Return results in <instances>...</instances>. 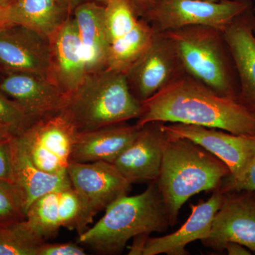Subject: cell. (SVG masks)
I'll use <instances>...</instances> for the list:
<instances>
[{
  "instance_id": "obj_2",
  "label": "cell",
  "mask_w": 255,
  "mask_h": 255,
  "mask_svg": "<svg viewBox=\"0 0 255 255\" xmlns=\"http://www.w3.org/2000/svg\"><path fill=\"white\" fill-rule=\"evenodd\" d=\"M168 137L155 182L169 225L174 226L181 208L191 196L219 189L231 172L223 161L195 142L185 137Z\"/></svg>"
},
{
  "instance_id": "obj_28",
  "label": "cell",
  "mask_w": 255,
  "mask_h": 255,
  "mask_svg": "<svg viewBox=\"0 0 255 255\" xmlns=\"http://www.w3.org/2000/svg\"><path fill=\"white\" fill-rule=\"evenodd\" d=\"M218 189L223 194L231 191H255V154L239 177H226Z\"/></svg>"
},
{
  "instance_id": "obj_16",
  "label": "cell",
  "mask_w": 255,
  "mask_h": 255,
  "mask_svg": "<svg viewBox=\"0 0 255 255\" xmlns=\"http://www.w3.org/2000/svg\"><path fill=\"white\" fill-rule=\"evenodd\" d=\"M223 193L214 191L207 201L191 205L189 219L175 232L162 236L147 238L142 255H187L186 246L196 241H203L209 236L213 220L223 199Z\"/></svg>"
},
{
  "instance_id": "obj_32",
  "label": "cell",
  "mask_w": 255,
  "mask_h": 255,
  "mask_svg": "<svg viewBox=\"0 0 255 255\" xmlns=\"http://www.w3.org/2000/svg\"><path fill=\"white\" fill-rule=\"evenodd\" d=\"M150 235H140L133 238L134 241L130 248L128 255H142L146 241Z\"/></svg>"
},
{
  "instance_id": "obj_23",
  "label": "cell",
  "mask_w": 255,
  "mask_h": 255,
  "mask_svg": "<svg viewBox=\"0 0 255 255\" xmlns=\"http://www.w3.org/2000/svg\"><path fill=\"white\" fill-rule=\"evenodd\" d=\"M44 242L26 219L0 226V255H37Z\"/></svg>"
},
{
  "instance_id": "obj_13",
  "label": "cell",
  "mask_w": 255,
  "mask_h": 255,
  "mask_svg": "<svg viewBox=\"0 0 255 255\" xmlns=\"http://www.w3.org/2000/svg\"><path fill=\"white\" fill-rule=\"evenodd\" d=\"M2 73L0 90L35 122L63 111L68 97L46 76L25 72Z\"/></svg>"
},
{
  "instance_id": "obj_25",
  "label": "cell",
  "mask_w": 255,
  "mask_h": 255,
  "mask_svg": "<svg viewBox=\"0 0 255 255\" xmlns=\"http://www.w3.org/2000/svg\"><path fill=\"white\" fill-rule=\"evenodd\" d=\"M58 214L61 227L76 231L79 236L88 229L96 215L73 187L59 191Z\"/></svg>"
},
{
  "instance_id": "obj_34",
  "label": "cell",
  "mask_w": 255,
  "mask_h": 255,
  "mask_svg": "<svg viewBox=\"0 0 255 255\" xmlns=\"http://www.w3.org/2000/svg\"><path fill=\"white\" fill-rule=\"evenodd\" d=\"M62 1L68 6L69 9L71 10L72 12H73V9L77 6L82 4V3L85 2V1H94L99 3H103L104 4H105L109 0H62Z\"/></svg>"
},
{
  "instance_id": "obj_4",
  "label": "cell",
  "mask_w": 255,
  "mask_h": 255,
  "mask_svg": "<svg viewBox=\"0 0 255 255\" xmlns=\"http://www.w3.org/2000/svg\"><path fill=\"white\" fill-rule=\"evenodd\" d=\"M142 102L132 94L125 73L105 69L88 73L68 96L63 110L79 132L138 119Z\"/></svg>"
},
{
  "instance_id": "obj_31",
  "label": "cell",
  "mask_w": 255,
  "mask_h": 255,
  "mask_svg": "<svg viewBox=\"0 0 255 255\" xmlns=\"http://www.w3.org/2000/svg\"><path fill=\"white\" fill-rule=\"evenodd\" d=\"M131 1L135 11L141 18H144L145 15L150 11L152 8L155 7V5L160 0H130Z\"/></svg>"
},
{
  "instance_id": "obj_18",
  "label": "cell",
  "mask_w": 255,
  "mask_h": 255,
  "mask_svg": "<svg viewBox=\"0 0 255 255\" xmlns=\"http://www.w3.org/2000/svg\"><path fill=\"white\" fill-rule=\"evenodd\" d=\"M14 184L17 188L26 211L33 201L41 196L71 187L68 172L49 174L32 162L19 137L11 140Z\"/></svg>"
},
{
  "instance_id": "obj_5",
  "label": "cell",
  "mask_w": 255,
  "mask_h": 255,
  "mask_svg": "<svg viewBox=\"0 0 255 255\" xmlns=\"http://www.w3.org/2000/svg\"><path fill=\"white\" fill-rule=\"evenodd\" d=\"M164 33L172 42L185 74L220 95L238 97L223 48L222 31L191 26Z\"/></svg>"
},
{
  "instance_id": "obj_36",
  "label": "cell",
  "mask_w": 255,
  "mask_h": 255,
  "mask_svg": "<svg viewBox=\"0 0 255 255\" xmlns=\"http://www.w3.org/2000/svg\"><path fill=\"white\" fill-rule=\"evenodd\" d=\"M251 1H255V0H251Z\"/></svg>"
},
{
  "instance_id": "obj_8",
  "label": "cell",
  "mask_w": 255,
  "mask_h": 255,
  "mask_svg": "<svg viewBox=\"0 0 255 255\" xmlns=\"http://www.w3.org/2000/svg\"><path fill=\"white\" fill-rule=\"evenodd\" d=\"M184 74L172 42L164 32L155 28L150 43L126 75L132 94L142 102Z\"/></svg>"
},
{
  "instance_id": "obj_21",
  "label": "cell",
  "mask_w": 255,
  "mask_h": 255,
  "mask_svg": "<svg viewBox=\"0 0 255 255\" xmlns=\"http://www.w3.org/2000/svg\"><path fill=\"white\" fill-rule=\"evenodd\" d=\"M71 14L62 0H11L5 9L3 26H24L48 39Z\"/></svg>"
},
{
  "instance_id": "obj_12",
  "label": "cell",
  "mask_w": 255,
  "mask_h": 255,
  "mask_svg": "<svg viewBox=\"0 0 255 255\" xmlns=\"http://www.w3.org/2000/svg\"><path fill=\"white\" fill-rule=\"evenodd\" d=\"M48 42L50 55L47 78L68 97L78 88L87 75L73 15L50 36Z\"/></svg>"
},
{
  "instance_id": "obj_7",
  "label": "cell",
  "mask_w": 255,
  "mask_h": 255,
  "mask_svg": "<svg viewBox=\"0 0 255 255\" xmlns=\"http://www.w3.org/2000/svg\"><path fill=\"white\" fill-rule=\"evenodd\" d=\"M78 130L63 111L33 122L18 135L37 167L49 174L67 172Z\"/></svg>"
},
{
  "instance_id": "obj_1",
  "label": "cell",
  "mask_w": 255,
  "mask_h": 255,
  "mask_svg": "<svg viewBox=\"0 0 255 255\" xmlns=\"http://www.w3.org/2000/svg\"><path fill=\"white\" fill-rule=\"evenodd\" d=\"M135 125L177 123L255 135V112L238 97L220 95L184 74L148 100Z\"/></svg>"
},
{
  "instance_id": "obj_6",
  "label": "cell",
  "mask_w": 255,
  "mask_h": 255,
  "mask_svg": "<svg viewBox=\"0 0 255 255\" xmlns=\"http://www.w3.org/2000/svg\"><path fill=\"white\" fill-rule=\"evenodd\" d=\"M248 8L249 4L244 1L160 0L144 18L162 32L191 26H208L223 32Z\"/></svg>"
},
{
  "instance_id": "obj_15",
  "label": "cell",
  "mask_w": 255,
  "mask_h": 255,
  "mask_svg": "<svg viewBox=\"0 0 255 255\" xmlns=\"http://www.w3.org/2000/svg\"><path fill=\"white\" fill-rule=\"evenodd\" d=\"M163 124L150 122L139 128L135 140L114 162L132 184L157 181L169 137L162 128Z\"/></svg>"
},
{
  "instance_id": "obj_20",
  "label": "cell",
  "mask_w": 255,
  "mask_h": 255,
  "mask_svg": "<svg viewBox=\"0 0 255 255\" xmlns=\"http://www.w3.org/2000/svg\"><path fill=\"white\" fill-rule=\"evenodd\" d=\"M243 15L228 25L223 35L239 77L238 99L255 112V36L251 23Z\"/></svg>"
},
{
  "instance_id": "obj_11",
  "label": "cell",
  "mask_w": 255,
  "mask_h": 255,
  "mask_svg": "<svg viewBox=\"0 0 255 255\" xmlns=\"http://www.w3.org/2000/svg\"><path fill=\"white\" fill-rule=\"evenodd\" d=\"M67 172L72 187L96 214L131 190L132 183L110 162L70 161Z\"/></svg>"
},
{
  "instance_id": "obj_10",
  "label": "cell",
  "mask_w": 255,
  "mask_h": 255,
  "mask_svg": "<svg viewBox=\"0 0 255 255\" xmlns=\"http://www.w3.org/2000/svg\"><path fill=\"white\" fill-rule=\"evenodd\" d=\"M162 128L168 136L189 139L223 161L231 172L230 179L239 177L255 154V135L184 124H163Z\"/></svg>"
},
{
  "instance_id": "obj_30",
  "label": "cell",
  "mask_w": 255,
  "mask_h": 255,
  "mask_svg": "<svg viewBox=\"0 0 255 255\" xmlns=\"http://www.w3.org/2000/svg\"><path fill=\"white\" fill-rule=\"evenodd\" d=\"M86 255L81 245L73 243H48L44 242L38 248L37 255Z\"/></svg>"
},
{
  "instance_id": "obj_14",
  "label": "cell",
  "mask_w": 255,
  "mask_h": 255,
  "mask_svg": "<svg viewBox=\"0 0 255 255\" xmlns=\"http://www.w3.org/2000/svg\"><path fill=\"white\" fill-rule=\"evenodd\" d=\"M49 42L39 33L18 25L0 28V72H25L47 77Z\"/></svg>"
},
{
  "instance_id": "obj_26",
  "label": "cell",
  "mask_w": 255,
  "mask_h": 255,
  "mask_svg": "<svg viewBox=\"0 0 255 255\" xmlns=\"http://www.w3.org/2000/svg\"><path fill=\"white\" fill-rule=\"evenodd\" d=\"M34 122L18 104L0 90V137L18 136Z\"/></svg>"
},
{
  "instance_id": "obj_35",
  "label": "cell",
  "mask_w": 255,
  "mask_h": 255,
  "mask_svg": "<svg viewBox=\"0 0 255 255\" xmlns=\"http://www.w3.org/2000/svg\"><path fill=\"white\" fill-rule=\"evenodd\" d=\"M11 0H0V28L3 26V16L6 6Z\"/></svg>"
},
{
  "instance_id": "obj_19",
  "label": "cell",
  "mask_w": 255,
  "mask_h": 255,
  "mask_svg": "<svg viewBox=\"0 0 255 255\" xmlns=\"http://www.w3.org/2000/svg\"><path fill=\"white\" fill-rule=\"evenodd\" d=\"M72 15L78 28L87 74L107 69L109 41L105 5L85 1L77 6Z\"/></svg>"
},
{
  "instance_id": "obj_22",
  "label": "cell",
  "mask_w": 255,
  "mask_h": 255,
  "mask_svg": "<svg viewBox=\"0 0 255 255\" xmlns=\"http://www.w3.org/2000/svg\"><path fill=\"white\" fill-rule=\"evenodd\" d=\"M155 28L147 20L140 18L131 31L109 46L107 68L127 73L150 43Z\"/></svg>"
},
{
  "instance_id": "obj_9",
  "label": "cell",
  "mask_w": 255,
  "mask_h": 255,
  "mask_svg": "<svg viewBox=\"0 0 255 255\" xmlns=\"http://www.w3.org/2000/svg\"><path fill=\"white\" fill-rule=\"evenodd\" d=\"M244 191L223 194L209 236L201 241L204 246L222 252L233 242L255 252V194Z\"/></svg>"
},
{
  "instance_id": "obj_29",
  "label": "cell",
  "mask_w": 255,
  "mask_h": 255,
  "mask_svg": "<svg viewBox=\"0 0 255 255\" xmlns=\"http://www.w3.org/2000/svg\"><path fill=\"white\" fill-rule=\"evenodd\" d=\"M11 138L0 137V180L14 184Z\"/></svg>"
},
{
  "instance_id": "obj_27",
  "label": "cell",
  "mask_w": 255,
  "mask_h": 255,
  "mask_svg": "<svg viewBox=\"0 0 255 255\" xmlns=\"http://www.w3.org/2000/svg\"><path fill=\"white\" fill-rule=\"evenodd\" d=\"M26 219V211L17 188L0 180V226Z\"/></svg>"
},
{
  "instance_id": "obj_33",
  "label": "cell",
  "mask_w": 255,
  "mask_h": 255,
  "mask_svg": "<svg viewBox=\"0 0 255 255\" xmlns=\"http://www.w3.org/2000/svg\"><path fill=\"white\" fill-rule=\"evenodd\" d=\"M225 250L229 255H250L251 252L246 247L242 246L238 243H228L225 246Z\"/></svg>"
},
{
  "instance_id": "obj_17",
  "label": "cell",
  "mask_w": 255,
  "mask_h": 255,
  "mask_svg": "<svg viewBox=\"0 0 255 255\" xmlns=\"http://www.w3.org/2000/svg\"><path fill=\"white\" fill-rule=\"evenodd\" d=\"M139 131L136 125L124 123L79 132L71 161L92 162L103 161L114 164L135 140Z\"/></svg>"
},
{
  "instance_id": "obj_24",
  "label": "cell",
  "mask_w": 255,
  "mask_h": 255,
  "mask_svg": "<svg viewBox=\"0 0 255 255\" xmlns=\"http://www.w3.org/2000/svg\"><path fill=\"white\" fill-rule=\"evenodd\" d=\"M59 191H53L37 199L26 211V219L37 234L46 241L59 232Z\"/></svg>"
},
{
  "instance_id": "obj_3",
  "label": "cell",
  "mask_w": 255,
  "mask_h": 255,
  "mask_svg": "<svg viewBox=\"0 0 255 255\" xmlns=\"http://www.w3.org/2000/svg\"><path fill=\"white\" fill-rule=\"evenodd\" d=\"M95 226L79 236L78 243L102 255L121 254L131 238L167 231V210L156 182L141 194L119 198Z\"/></svg>"
}]
</instances>
